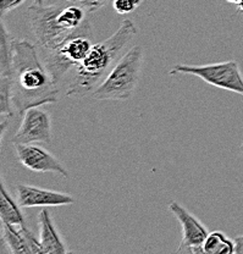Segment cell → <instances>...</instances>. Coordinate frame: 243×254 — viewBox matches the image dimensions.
Listing matches in <instances>:
<instances>
[{
  "mask_svg": "<svg viewBox=\"0 0 243 254\" xmlns=\"http://www.w3.org/2000/svg\"><path fill=\"white\" fill-rule=\"evenodd\" d=\"M10 84L12 108L21 116L30 108L55 104L59 100L60 87L53 79L36 44L26 39H12Z\"/></svg>",
  "mask_w": 243,
  "mask_h": 254,
  "instance_id": "1",
  "label": "cell"
},
{
  "mask_svg": "<svg viewBox=\"0 0 243 254\" xmlns=\"http://www.w3.org/2000/svg\"><path fill=\"white\" fill-rule=\"evenodd\" d=\"M137 33L138 30L133 21L123 20L118 31L109 38L93 44L86 59L73 68V75L66 89V95L83 98L92 94L122 57V52Z\"/></svg>",
  "mask_w": 243,
  "mask_h": 254,
  "instance_id": "2",
  "label": "cell"
},
{
  "mask_svg": "<svg viewBox=\"0 0 243 254\" xmlns=\"http://www.w3.org/2000/svg\"><path fill=\"white\" fill-rule=\"evenodd\" d=\"M86 9L78 4L65 1L54 5H31L27 22L41 57L55 52L70 37L86 27L89 22Z\"/></svg>",
  "mask_w": 243,
  "mask_h": 254,
  "instance_id": "3",
  "label": "cell"
},
{
  "mask_svg": "<svg viewBox=\"0 0 243 254\" xmlns=\"http://www.w3.org/2000/svg\"><path fill=\"white\" fill-rule=\"evenodd\" d=\"M143 66V49L132 47L119 59L107 77L92 92L96 100H128L138 86Z\"/></svg>",
  "mask_w": 243,
  "mask_h": 254,
  "instance_id": "4",
  "label": "cell"
},
{
  "mask_svg": "<svg viewBox=\"0 0 243 254\" xmlns=\"http://www.w3.org/2000/svg\"><path fill=\"white\" fill-rule=\"evenodd\" d=\"M169 73L171 76L176 73L195 76L210 86L243 95V76L239 64L235 60L207 64V65L179 64L174 66Z\"/></svg>",
  "mask_w": 243,
  "mask_h": 254,
  "instance_id": "5",
  "label": "cell"
},
{
  "mask_svg": "<svg viewBox=\"0 0 243 254\" xmlns=\"http://www.w3.org/2000/svg\"><path fill=\"white\" fill-rule=\"evenodd\" d=\"M169 209L182 227V240L178 253L204 254L203 243L209 235L205 225L178 202H170Z\"/></svg>",
  "mask_w": 243,
  "mask_h": 254,
  "instance_id": "6",
  "label": "cell"
},
{
  "mask_svg": "<svg viewBox=\"0 0 243 254\" xmlns=\"http://www.w3.org/2000/svg\"><path fill=\"white\" fill-rule=\"evenodd\" d=\"M52 139V116L42 107H32L23 113L22 121L11 142L14 144L15 143L50 144Z\"/></svg>",
  "mask_w": 243,
  "mask_h": 254,
  "instance_id": "7",
  "label": "cell"
},
{
  "mask_svg": "<svg viewBox=\"0 0 243 254\" xmlns=\"http://www.w3.org/2000/svg\"><path fill=\"white\" fill-rule=\"evenodd\" d=\"M17 161L34 173H54L68 177L70 173L54 154L37 143H15Z\"/></svg>",
  "mask_w": 243,
  "mask_h": 254,
  "instance_id": "8",
  "label": "cell"
},
{
  "mask_svg": "<svg viewBox=\"0 0 243 254\" xmlns=\"http://www.w3.org/2000/svg\"><path fill=\"white\" fill-rule=\"evenodd\" d=\"M16 199L22 208H48L72 205L76 199L68 193L42 189L31 185H16Z\"/></svg>",
  "mask_w": 243,
  "mask_h": 254,
  "instance_id": "9",
  "label": "cell"
},
{
  "mask_svg": "<svg viewBox=\"0 0 243 254\" xmlns=\"http://www.w3.org/2000/svg\"><path fill=\"white\" fill-rule=\"evenodd\" d=\"M2 247L6 246L11 254H43L39 238L26 227L1 222Z\"/></svg>",
  "mask_w": 243,
  "mask_h": 254,
  "instance_id": "10",
  "label": "cell"
},
{
  "mask_svg": "<svg viewBox=\"0 0 243 254\" xmlns=\"http://www.w3.org/2000/svg\"><path fill=\"white\" fill-rule=\"evenodd\" d=\"M39 225V241H41L43 254H66L70 250L66 246L64 238L57 229L52 215L46 208L42 209L38 214Z\"/></svg>",
  "mask_w": 243,
  "mask_h": 254,
  "instance_id": "11",
  "label": "cell"
},
{
  "mask_svg": "<svg viewBox=\"0 0 243 254\" xmlns=\"http://www.w3.org/2000/svg\"><path fill=\"white\" fill-rule=\"evenodd\" d=\"M21 208L22 206L18 204L17 199L15 200L11 197L4 182V177H1V182H0V219H1V222L21 227L27 226Z\"/></svg>",
  "mask_w": 243,
  "mask_h": 254,
  "instance_id": "12",
  "label": "cell"
},
{
  "mask_svg": "<svg viewBox=\"0 0 243 254\" xmlns=\"http://www.w3.org/2000/svg\"><path fill=\"white\" fill-rule=\"evenodd\" d=\"M235 241L221 231L209 232L203 243L204 254H232L235 253Z\"/></svg>",
  "mask_w": 243,
  "mask_h": 254,
  "instance_id": "13",
  "label": "cell"
},
{
  "mask_svg": "<svg viewBox=\"0 0 243 254\" xmlns=\"http://www.w3.org/2000/svg\"><path fill=\"white\" fill-rule=\"evenodd\" d=\"M143 0H114L113 7L119 15H127L139 7Z\"/></svg>",
  "mask_w": 243,
  "mask_h": 254,
  "instance_id": "14",
  "label": "cell"
},
{
  "mask_svg": "<svg viewBox=\"0 0 243 254\" xmlns=\"http://www.w3.org/2000/svg\"><path fill=\"white\" fill-rule=\"evenodd\" d=\"M66 1L81 5L82 7L86 9L87 12H96L102 9L109 0H66Z\"/></svg>",
  "mask_w": 243,
  "mask_h": 254,
  "instance_id": "15",
  "label": "cell"
},
{
  "mask_svg": "<svg viewBox=\"0 0 243 254\" xmlns=\"http://www.w3.org/2000/svg\"><path fill=\"white\" fill-rule=\"evenodd\" d=\"M26 0H0V17H4L7 12L17 9Z\"/></svg>",
  "mask_w": 243,
  "mask_h": 254,
  "instance_id": "16",
  "label": "cell"
},
{
  "mask_svg": "<svg viewBox=\"0 0 243 254\" xmlns=\"http://www.w3.org/2000/svg\"><path fill=\"white\" fill-rule=\"evenodd\" d=\"M235 245H236V250H235V253L236 254H243V235H240V236H236L234 238Z\"/></svg>",
  "mask_w": 243,
  "mask_h": 254,
  "instance_id": "17",
  "label": "cell"
},
{
  "mask_svg": "<svg viewBox=\"0 0 243 254\" xmlns=\"http://www.w3.org/2000/svg\"><path fill=\"white\" fill-rule=\"evenodd\" d=\"M226 1L230 4H234L239 12H243V0H226Z\"/></svg>",
  "mask_w": 243,
  "mask_h": 254,
  "instance_id": "18",
  "label": "cell"
},
{
  "mask_svg": "<svg viewBox=\"0 0 243 254\" xmlns=\"http://www.w3.org/2000/svg\"><path fill=\"white\" fill-rule=\"evenodd\" d=\"M34 4H39V5H44V0H33Z\"/></svg>",
  "mask_w": 243,
  "mask_h": 254,
  "instance_id": "19",
  "label": "cell"
},
{
  "mask_svg": "<svg viewBox=\"0 0 243 254\" xmlns=\"http://www.w3.org/2000/svg\"><path fill=\"white\" fill-rule=\"evenodd\" d=\"M240 149H241V153L243 154V141H242V143H241V148H240Z\"/></svg>",
  "mask_w": 243,
  "mask_h": 254,
  "instance_id": "20",
  "label": "cell"
}]
</instances>
